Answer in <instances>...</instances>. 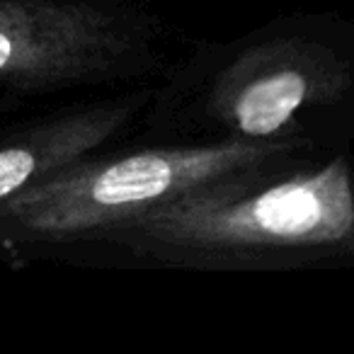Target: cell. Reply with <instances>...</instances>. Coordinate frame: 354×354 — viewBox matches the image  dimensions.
I'll list each match as a JSON object with an SVG mask.
<instances>
[{
    "label": "cell",
    "instance_id": "6da1fadb",
    "mask_svg": "<svg viewBox=\"0 0 354 354\" xmlns=\"http://www.w3.org/2000/svg\"><path fill=\"white\" fill-rule=\"evenodd\" d=\"M248 172L187 189L112 233L180 255L354 252V185L342 158L260 187Z\"/></svg>",
    "mask_w": 354,
    "mask_h": 354
},
{
    "label": "cell",
    "instance_id": "7a4b0ae2",
    "mask_svg": "<svg viewBox=\"0 0 354 354\" xmlns=\"http://www.w3.org/2000/svg\"><path fill=\"white\" fill-rule=\"evenodd\" d=\"M281 143L231 138L212 146L153 148L114 160L75 162L3 202V216L39 238L114 231L187 189L252 170Z\"/></svg>",
    "mask_w": 354,
    "mask_h": 354
},
{
    "label": "cell",
    "instance_id": "3957f363",
    "mask_svg": "<svg viewBox=\"0 0 354 354\" xmlns=\"http://www.w3.org/2000/svg\"><path fill=\"white\" fill-rule=\"evenodd\" d=\"M127 51L119 22L90 3L0 0V83H80L117 68Z\"/></svg>",
    "mask_w": 354,
    "mask_h": 354
},
{
    "label": "cell",
    "instance_id": "277c9868",
    "mask_svg": "<svg viewBox=\"0 0 354 354\" xmlns=\"http://www.w3.org/2000/svg\"><path fill=\"white\" fill-rule=\"evenodd\" d=\"M337 75L291 51H257L223 78L216 107L241 138L270 141L304 104L330 95Z\"/></svg>",
    "mask_w": 354,
    "mask_h": 354
},
{
    "label": "cell",
    "instance_id": "5b68a950",
    "mask_svg": "<svg viewBox=\"0 0 354 354\" xmlns=\"http://www.w3.org/2000/svg\"><path fill=\"white\" fill-rule=\"evenodd\" d=\"M138 104L141 97L114 107L88 109L49 124L12 146L0 148V202L80 162L119 127H124Z\"/></svg>",
    "mask_w": 354,
    "mask_h": 354
}]
</instances>
